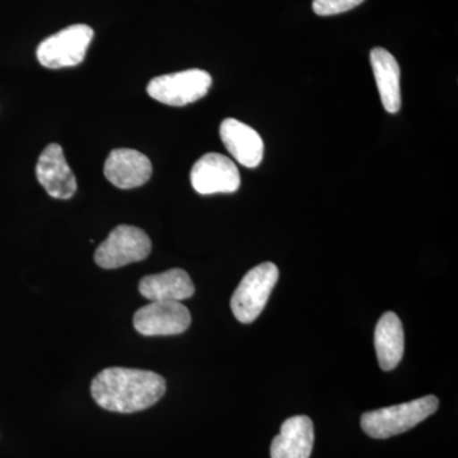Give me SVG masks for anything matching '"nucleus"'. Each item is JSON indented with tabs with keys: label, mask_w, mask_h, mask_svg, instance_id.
I'll return each instance as SVG.
<instances>
[{
	"label": "nucleus",
	"mask_w": 458,
	"mask_h": 458,
	"mask_svg": "<svg viewBox=\"0 0 458 458\" xmlns=\"http://www.w3.org/2000/svg\"><path fill=\"white\" fill-rule=\"evenodd\" d=\"M165 393L164 377L150 370L120 367L102 370L90 385V394L98 406L122 414L150 408Z\"/></svg>",
	"instance_id": "1"
},
{
	"label": "nucleus",
	"mask_w": 458,
	"mask_h": 458,
	"mask_svg": "<svg viewBox=\"0 0 458 458\" xmlns=\"http://www.w3.org/2000/svg\"><path fill=\"white\" fill-rule=\"evenodd\" d=\"M439 400L433 394L420 399L373 410L361 415V429L376 439H386L408 432L438 410Z\"/></svg>",
	"instance_id": "2"
},
{
	"label": "nucleus",
	"mask_w": 458,
	"mask_h": 458,
	"mask_svg": "<svg viewBox=\"0 0 458 458\" xmlns=\"http://www.w3.org/2000/svg\"><path fill=\"white\" fill-rule=\"evenodd\" d=\"M279 279L278 267L264 262L249 271L232 295L231 309L242 324H251L264 311Z\"/></svg>",
	"instance_id": "3"
},
{
	"label": "nucleus",
	"mask_w": 458,
	"mask_h": 458,
	"mask_svg": "<svg viewBox=\"0 0 458 458\" xmlns=\"http://www.w3.org/2000/svg\"><path fill=\"white\" fill-rule=\"evenodd\" d=\"M212 75L203 69H189L179 73L153 78L148 95L168 106L182 107L205 98L212 87Z\"/></svg>",
	"instance_id": "4"
},
{
	"label": "nucleus",
	"mask_w": 458,
	"mask_h": 458,
	"mask_svg": "<svg viewBox=\"0 0 458 458\" xmlns=\"http://www.w3.org/2000/svg\"><path fill=\"white\" fill-rule=\"evenodd\" d=\"M152 242L143 229L122 225L114 229L95 252V261L102 269H119L132 262L146 260Z\"/></svg>",
	"instance_id": "5"
},
{
	"label": "nucleus",
	"mask_w": 458,
	"mask_h": 458,
	"mask_svg": "<svg viewBox=\"0 0 458 458\" xmlns=\"http://www.w3.org/2000/svg\"><path fill=\"white\" fill-rule=\"evenodd\" d=\"M93 30L87 25L66 27L38 45L36 56L47 69L71 68L81 64L93 40Z\"/></svg>",
	"instance_id": "6"
},
{
	"label": "nucleus",
	"mask_w": 458,
	"mask_h": 458,
	"mask_svg": "<svg viewBox=\"0 0 458 458\" xmlns=\"http://www.w3.org/2000/svg\"><path fill=\"white\" fill-rule=\"evenodd\" d=\"M190 180L192 188L200 195L232 194L241 186L236 164L219 153H208L198 159Z\"/></svg>",
	"instance_id": "7"
},
{
	"label": "nucleus",
	"mask_w": 458,
	"mask_h": 458,
	"mask_svg": "<svg viewBox=\"0 0 458 458\" xmlns=\"http://www.w3.org/2000/svg\"><path fill=\"white\" fill-rule=\"evenodd\" d=\"M132 322L141 335H179L191 325V315L181 302H150L135 312Z\"/></svg>",
	"instance_id": "8"
},
{
	"label": "nucleus",
	"mask_w": 458,
	"mask_h": 458,
	"mask_svg": "<svg viewBox=\"0 0 458 458\" xmlns=\"http://www.w3.org/2000/svg\"><path fill=\"white\" fill-rule=\"evenodd\" d=\"M36 177L50 197L65 200L77 191V179L59 144L51 143L42 150L36 165Z\"/></svg>",
	"instance_id": "9"
},
{
	"label": "nucleus",
	"mask_w": 458,
	"mask_h": 458,
	"mask_svg": "<svg viewBox=\"0 0 458 458\" xmlns=\"http://www.w3.org/2000/svg\"><path fill=\"white\" fill-rule=\"evenodd\" d=\"M152 164L143 153L128 148L114 149L105 162L104 174L116 188H140L152 176Z\"/></svg>",
	"instance_id": "10"
},
{
	"label": "nucleus",
	"mask_w": 458,
	"mask_h": 458,
	"mask_svg": "<svg viewBox=\"0 0 458 458\" xmlns=\"http://www.w3.org/2000/svg\"><path fill=\"white\" fill-rule=\"evenodd\" d=\"M221 140L238 164L256 168L264 158V141L255 129L236 119H225L219 129Z\"/></svg>",
	"instance_id": "11"
},
{
	"label": "nucleus",
	"mask_w": 458,
	"mask_h": 458,
	"mask_svg": "<svg viewBox=\"0 0 458 458\" xmlns=\"http://www.w3.org/2000/svg\"><path fill=\"white\" fill-rule=\"evenodd\" d=\"M315 442L311 419L297 415L286 419L270 447L271 458H310Z\"/></svg>",
	"instance_id": "12"
},
{
	"label": "nucleus",
	"mask_w": 458,
	"mask_h": 458,
	"mask_svg": "<svg viewBox=\"0 0 458 458\" xmlns=\"http://www.w3.org/2000/svg\"><path fill=\"white\" fill-rule=\"evenodd\" d=\"M140 292L150 302H181L195 293V285L185 270L171 269L144 276Z\"/></svg>",
	"instance_id": "13"
},
{
	"label": "nucleus",
	"mask_w": 458,
	"mask_h": 458,
	"mask_svg": "<svg viewBox=\"0 0 458 458\" xmlns=\"http://www.w3.org/2000/svg\"><path fill=\"white\" fill-rule=\"evenodd\" d=\"M370 65L382 105L388 114L399 113L401 107L400 66L393 54L384 47L370 51Z\"/></svg>",
	"instance_id": "14"
},
{
	"label": "nucleus",
	"mask_w": 458,
	"mask_h": 458,
	"mask_svg": "<svg viewBox=\"0 0 458 458\" xmlns=\"http://www.w3.org/2000/svg\"><path fill=\"white\" fill-rule=\"evenodd\" d=\"M375 346L381 369L393 370L399 366L405 349V336L396 313L386 312L379 318L375 331Z\"/></svg>",
	"instance_id": "15"
},
{
	"label": "nucleus",
	"mask_w": 458,
	"mask_h": 458,
	"mask_svg": "<svg viewBox=\"0 0 458 458\" xmlns=\"http://www.w3.org/2000/svg\"><path fill=\"white\" fill-rule=\"evenodd\" d=\"M364 0H313V12L318 16H335L351 11L361 4Z\"/></svg>",
	"instance_id": "16"
}]
</instances>
